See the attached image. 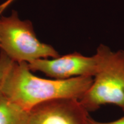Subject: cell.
I'll return each mask as SVG.
<instances>
[{
  "label": "cell",
  "instance_id": "cell-1",
  "mask_svg": "<svg viewBox=\"0 0 124 124\" xmlns=\"http://www.w3.org/2000/svg\"><path fill=\"white\" fill-rule=\"evenodd\" d=\"M93 77H78L64 80L44 79L34 75L28 63L14 62L3 87V96L25 110L55 99L80 100L89 90Z\"/></svg>",
  "mask_w": 124,
  "mask_h": 124
},
{
  "label": "cell",
  "instance_id": "cell-2",
  "mask_svg": "<svg viewBox=\"0 0 124 124\" xmlns=\"http://www.w3.org/2000/svg\"><path fill=\"white\" fill-rule=\"evenodd\" d=\"M96 55L98 63L91 86L79 100L88 112L113 105L124 111V51L113 52L100 44Z\"/></svg>",
  "mask_w": 124,
  "mask_h": 124
},
{
  "label": "cell",
  "instance_id": "cell-3",
  "mask_svg": "<svg viewBox=\"0 0 124 124\" xmlns=\"http://www.w3.org/2000/svg\"><path fill=\"white\" fill-rule=\"evenodd\" d=\"M0 51L15 63L28 64L60 56L51 45L41 43L36 35L32 23L21 20L15 10L8 16H0Z\"/></svg>",
  "mask_w": 124,
  "mask_h": 124
},
{
  "label": "cell",
  "instance_id": "cell-4",
  "mask_svg": "<svg viewBox=\"0 0 124 124\" xmlns=\"http://www.w3.org/2000/svg\"><path fill=\"white\" fill-rule=\"evenodd\" d=\"M98 63L96 54L86 56L73 52L56 58L36 60L28 66L32 72L40 71L54 79L64 80L78 77H94Z\"/></svg>",
  "mask_w": 124,
  "mask_h": 124
},
{
  "label": "cell",
  "instance_id": "cell-5",
  "mask_svg": "<svg viewBox=\"0 0 124 124\" xmlns=\"http://www.w3.org/2000/svg\"><path fill=\"white\" fill-rule=\"evenodd\" d=\"M89 116L79 100L55 99L31 108L29 124H87Z\"/></svg>",
  "mask_w": 124,
  "mask_h": 124
},
{
  "label": "cell",
  "instance_id": "cell-6",
  "mask_svg": "<svg viewBox=\"0 0 124 124\" xmlns=\"http://www.w3.org/2000/svg\"><path fill=\"white\" fill-rule=\"evenodd\" d=\"M0 124H29V111L3 96L0 100Z\"/></svg>",
  "mask_w": 124,
  "mask_h": 124
},
{
  "label": "cell",
  "instance_id": "cell-7",
  "mask_svg": "<svg viewBox=\"0 0 124 124\" xmlns=\"http://www.w3.org/2000/svg\"><path fill=\"white\" fill-rule=\"evenodd\" d=\"M14 62L10 59L2 51H0V100L3 97V87L13 66Z\"/></svg>",
  "mask_w": 124,
  "mask_h": 124
},
{
  "label": "cell",
  "instance_id": "cell-8",
  "mask_svg": "<svg viewBox=\"0 0 124 124\" xmlns=\"http://www.w3.org/2000/svg\"><path fill=\"white\" fill-rule=\"evenodd\" d=\"M87 124H124V116L117 120L109 122L99 121L89 116L87 121Z\"/></svg>",
  "mask_w": 124,
  "mask_h": 124
},
{
  "label": "cell",
  "instance_id": "cell-9",
  "mask_svg": "<svg viewBox=\"0 0 124 124\" xmlns=\"http://www.w3.org/2000/svg\"><path fill=\"white\" fill-rule=\"evenodd\" d=\"M15 1L16 0H6L5 1H4V2L0 5V16H1L2 12H4V10Z\"/></svg>",
  "mask_w": 124,
  "mask_h": 124
}]
</instances>
